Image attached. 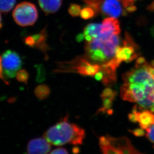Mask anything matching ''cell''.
Here are the masks:
<instances>
[{"label":"cell","instance_id":"obj_2","mask_svg":"<svg viewBox=\"0 0 154 154\" xmlns=\"http://www.w3.org/2000/svg\"><path fill=\"white\" fill-rule=\"evenodd\" d=\"M120 34H100L85 41V56L93 63L103 65L114 58L120 45Z\"/></svg>","mask_w":154,"mask_h":154},{"label":"cell","instance_id":"obj_24","mask_svg":"<svg viewBox=\"0 0 154 154\" xmlns=\"http://www.w3.org/2000/svg\"><path fill=\"white\" fill-rule=\"evenodd\" d=\"M0 79H2L5 83L8 85V83L3 78V68H2V57L0 56Z\"/></svg>","mask_w":154,"mask_h":154},{"label":"cell","instance_id":"obj_21","mask_svg":"<svg viewBox=\"0 0 154 154\" xmlns=\"http://www.w3.org/2000/svg\"><path fill=\"white\" fill-rule=\"evenodd\" d=\"M23 42L28 47L34 48L35 45V39L32 35H29L23 38Z\"/></svg>","mask_w":154,"mask_h":154},{"label":"cell","instance_id":"obj_17","mask_svg":"<svg viewBox=\"0 0 154 154\" xmlns=\"http://www.w3.org/2000/svg\"><path fill=\"white\" fill-rule=\"evenodd\" d=\"M96 13L94 9L89 6L83 8L80 12L81 17L85 20H88L91 19L94 16Z\"/></svg>","mask_w":154,"mask_h":154},{"label":"cell","instance_id":"obj_5","mask_svg":"<svg viewBox=\"0 0 154 154\" xmlns=\"http://www.w3.org/2000/svg\"><path fill=\"white\" fill-rule=\"evenodd\" d=\"M99 146L103 154H140L131 141L126 137L114 138L107 135L99 138Z\"/></svg>","mask_w":154,"mask_h":154},{"label":"cell","instance_id":"obj_18","mask_svg":"<svg viewBox=\"0 0 154 154\" xmlns=\"http://www.w3.org/2000/svg\"><path fill=\"white\" fill-rule=\"evenodd\" d=\"M82 8L80 5L76 4H71L69 7L68 12L70 16L73 17H78L80 15Z\"/></svg>","mask_w":154,"mask_h":154},{"label":"cell","instance_id":"obj_15","mask_svg":"<svg viewBox=\"0 0 154 154\" xmlns=\"http://www.w3.org/2000/svg\"><path fill=\"white\" fill-rule=\"evenodd\" d=\"M51 93V90L48 86L41 85L38 86L35 90V94L36 97L40 100H44L48 97Z\"/></svg>","mask_w":154,"mask_h":154},{"label":"cell","instance_id":"obj_6","mask_svg":"<svg viewBox=\"0 0 154 154\" xmlns=\"http://www.w3.org/2000/svg\"><path fill=\"white\" fill-rule=\"evenodd\" d=\"M15 22L21 26H31L38 19V10L32 3L23 2L17 5L13 12Z\"/></svg>","mask_w":154,"mask_h":154},{"label":"cell","instance_id":"obj_3","mask_svg":"<svg viewBox=\"0 0 154 154\" xmlns=\"http://www.w3.org/2000/svg\"><path fill=\"white\" fill-rule=\"evenodd\" d=\"M85 136V130L68 120V116L47 130L44 138L54 146L66 144L82 145Z\"/></svg>","mask_w":154,"mask_h":154},{"label":"cell","instance_id":"obj_9","mask_svg":"<svg viewBox=\"0 0 154 154\" xmlns=\"http://www.w3.org/2000/svg\"><path fill=\"white\" fill-rule=\"evenodd\" d=\"M3 75L13 79L22 67V61L19 54L11 50H7L2 56Z\"/></svg>","mask_w":154,"mask_h":154},{"label":"cell","instance_id":"obj_26","mask_svg":"<svg viewBox=\"0 0 154 154\" xmlns=\"http://www.w3.org/2000/svg\"><path fill=\"white\" fill-rule=\"evenodd\" d=\"M77 151L79 152V148H77V147H75L73 149V151L74 152V153H79L78 152H77Z\"/></svg>","mask_w":154,"mask_h":154},{"label":"cell","instance_id":"obj_28","mask_svg":"<svg viewBox=\"0 0 154 154\" xmlns=\"http://www.w3.org/2000/svg\"><path fill=\"white\" fill-rule=\"evenodd\" d=\"M125 1L127 2L128 3H132V4H134V2L137 1V0H124Z\"/></svg>","mask_w":154,"mask_h":154},{"label":"cell","instance_id":"obj_4","mask_svg":"<svg viewBox=\"0 0 154 154\" xmlns=\"http://www.w3.org/2000/svg\"><path fill=\"white\" fill-rule=\"evenodd\" d=\"M101 70V66L90 61L85 55L79 56L69 61L57 63L54 72L73 73L82 76H95Z\"/></svg>","mask_w":154,"mask_h":154},{"label":"cell","instance_id":"obj_1","mask_svg":"<svg viewBox=\"0 0 154 154\" xmlns=\"http://www.w3.org/2000/svg\"><path fill=\"white\" fill-rule=\"evenodd\" d=\"M121 97L135 102L143 109L154 113V76L151 65L143 57L137 59L135 67L123 75Z\"/></svg>","mask_w":154,"mask_h":154},{"label":"cell","instance_id":"obj_22","mask_svg":"<svg viewBox=\"0 0 154 154\" xmlns=\"http://www.w3.org/2000/svg\"><path fill=\"white\" fill-rule=\"evenodd\" d=\"M51 154H68L67 150L64 148H58L50 152Z\"/></svg>","mask_w":154,"mask_h":154},{"label":"cell","instance_id":"obj_13","mask_svg":"<svg viewBox=\"0 0 154 154\" xmlns=\"http://www.w3.org/2000/svg\"><path fill=\"white\" fill-rule=\"evenodd\" d=\"M115 95V92L110 88H107L104 90L101 95L103 105L102 107L99 109V112H110V113H111V108Z\"/></svg>","mask_w":154,"mask_h":154},{"label":"cell","instance_id":"obj_8","mask_svg":"<svg viewBox=\"0 0 154 154\" xmlns=\"http://www.w3.org/2000/svg\"><path fill=\"white\" fill-rule=\"evenodd\" d=\"M123 43L117 49L115 58L121 64L122 62L129 63L138 57L139 47L129 34L125 35Z\"/></svg>","mask_w":154,"mask_h":154},{"label":"cell","instance_id":"obj_14","mask_svg":"<svg viewBox=\"0 0 154 154\" xmlns=\"http://www.w3.org/2000/svg\"><path fill=\"white\" fill-rule=\"evenodd\" d=\"M32 35L35 39V48L42 51L45 54L48 50V45L46 43L48 36L46 28H44L40 32Z\"/></svg>","mask_w":154,"mask_h":154},{"label":"cell","instance_id":"obj_7","mask_svg":"<svg viewBox=\"0 0 154 154\" xmlns=\"http://www.w3.org/2000/svg\"><path fill=\"white\" fill-rule=\"evenodd\" d=\"M97 13L109 17H116L122 13L121 0H82Z\"/></svg>","mask_w":154,"mask_h":154},{"label":"cell","instance_id":"obj_19","mask_svg":"<svg viewBox=\"0 0 154 154\" xmlns=\"http://www.w3.org/2000/svg\"><path fill=\"white\" fill-rule=\"evenodd\" d=\"M29 73L25 69L19 70L16 74V79L17 81L20 82L27 83L29 79Z\"/></svg>","mask_w":154,"mask_h":154},{"label":"cell","instance_id":"obj_16","mask_svg":"<svg viewBox=\"0 0 154 154\" xmlns=\"http://www.w3.org/2000/svg\"><path fill=\"white\" fill-rule=\"evenodd\" d=\"M17 0H0V11L8 13L15 6Z\"/></svg>","mask_w":154,"mask_h":154},{"label":"cell","instance_id":"obj_10","mask_svg":"<svg viewBox=\"0 0 154 154\" xmlns=\"http://www.w3.org/2000/svg\"><path fill=\"white\" fill-rule=\"evenodd\" d=\"M154 113L150 110L135 106L128 117L131 122L138 123L140 128L146 130L154 124Z\"/></svg>","mask_w":154,"mask_h":154},{"label":"cell","instance_id":"obj_25","mask_svg":"<svg viewBox=\"0 0 154 154\" xmlns=\"http://www.w3.org/2000/svg\"><path fill=\"white\" fill-rule=\"evenodd\" d=\"M150 65H151V69L152 72L153 73L154 76V61L151 63V64H150Z\"/></svg>","mask_w":154,"mask_h":154},{"label":"cell","instance_id":"obj_23","mask_svg":"<svg viewBox=\"0 0 154 154\" xmlns=\"http://www.w3.org/2000/svg\"><path fill=\"white\" fill-rule=\"evenodd\" d=\"M144 130L142 129L141 128V129H136L134 130H132L131 131V132L134 135L138 136V137H141L145 134Z\"/></svg>","mask_w":154,"mask_h":154},{"label":"cell","instance_id":"obj_20","mask_svg":"<svg viewBox=\"0 0 154 154\" xmlns=\"http://www.w3.org/2000/svg\"><path fill=\"white\" fill-rule=\"evenodd\" d=\"M146 130L147 132V133L146 134V137L152 143H154V124L150 128H148Z\"/></svg>","mask_w":154,"mask_h":154},{"label":"cell","instance_id":"obj_11","mask_svg":"<svg viewBox=\"0 0 154 154\" xmlns=\"http://www.w3.org/2000/svg\"><path fill=\"white\" fill-rule=\"evenodd\" d=\"M51 149V144L45 138L31 140L27 146L28 154H47Z\"/></svg>","mask_w":154,"mask_h":154},{"label":"cell","instance_id":"obj_12","mask_svg":"<svg viewBox=\"0 0 154 154\" xmlns=\"http://www.w3.org/2000/svg\"><path fill=\"white\" fill-rule=\"evenodd\" d=\"M41 9L46 14L57 12L61 7L63 0H38Z\"/></svg>","mask_w":154,"mask_h":154},{"label":"cell","instance_id":"obj_27","mask_svg":"<svg viewBox=\"0 0 154 154\" xmlns=\"http://www.w3.org/2000/svg\"><path fill=\"white\" fill-rule=\"evenodd\" d=\"M2 16L1 14H0V29L2 28Z\"/></svg>","mask_w":154,"mask_h":154}]
</instances>
